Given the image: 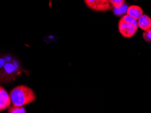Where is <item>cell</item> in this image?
<instances>
[{"mask_svg":"<svg viewBox=\"0 0 151 113\" xmlns=\"http://www.w3.org/2000/svg\"><path fill=\"white\" fill-rule=\"evenodd\" d=\"M10 97L12 105L24 106L34 102L36 99V96L32 88L21 85L11 90Z\"/></svg>","mask_w":151,"mask_h":113,"instance_id":"1","label":"cell"},{"mask_svg":"<svg viewBox=\"0 0 151 113\" xmlns=\"http://www.w3.org/2000/svg\"><path fill=\"white\" fill-rule=\"evenodd\" d=\"M108 1L115 8H121L125 3V0H108Z\"/></svg>","mask_w":151,"mask_h":113,"instance_id":"8","label":"cell"},{"mask_svg":"<svg viewBox=\"0 0 151 113\" xmlns=\"http://www.w3.org/2000/svg\"><path fill=\"white\" fill-rule=\"evenodd\" d=\"M118 27L120 33L124 37L130 38L135 35L137 31V21L126 14L120 19Z\"/></svg>","mask_w":151,"mask_h":113,"instance_id":"2","label":"cell"},{"mask_svg":"<svg viewBox=\"0 0 151 113\" xmlns=\"http://www.w3.org/2000/svg\"><path fill=\"white\" fill-rule=\"evenodd\" d=\"M127 14L137 21L144 14L143 10L138 6H131L127 8Z\"/></svg>","mask_w":151,"mask_h":113,"instance_id":"6","label":"cell"},{"mask_svg":"<svg viewBox=\"0 0 151 113\" xmlns=\"http://www.w3.org/2000/svg\"><path fill=\"white\" fill-rule=\"evenodd\" d=\"M10 104V94H8L4 88L0 86V111L8 108Z\"/></svg>","mask_w":151,"mask_h":113,"instance_id":"4","label":"cell"},{"mask_svg":"<svg viewBox=\"0 0 151 113\" xmlns=\"http://www.w3.org/2000/svg\"><path fill=\"white\" fill-rule=\"evenodd\" d=\"M143 38L146 42H151V29L143 33Z\"/></svg>","mask_w":151,"mask_h":113,"instance_id":"9","label":"cell"},{"mask_svg":"<svg viewBox=\"0 0 151 113\" xmlns=\"http://www.w3.org/2000/svg\"><path fill=\"white\" fill-rule=\"evenodd\" d=\"M8 113H27V111L24 106L12 105L9 108Z\"/></svg>","mask_w":151,"mask_h":113,"instance_id":"7","label":"cell"},{"mask_svg":"<svg viewBox=\"0 0 151 113\" xmlns=\"http://www.w3.org/2000/svg\"><path fill=\"white\" fill-rule=\"evenodd\" d=\"M138 27L143 30L144 31H147L151 29V18L148 15L143 14L141 18L137 20Z\"/></svg>","mask_w":151,"mask_h":113,"instance_id":"5","label":"cell"},{"mask_svg":"<svg viewBox=\"0 0 151 113\" xmlns=\"http://www.w3.org/2000/svg\"><path fill=\"white\" fill-rule=\"evenodd\" d=\"M86 6L96 12H106L110 9L108 0H84Z\"/></svg>","mask_w":151,"mask_h":113,"instance_id":"3","label":"cell"}]
</instances>
